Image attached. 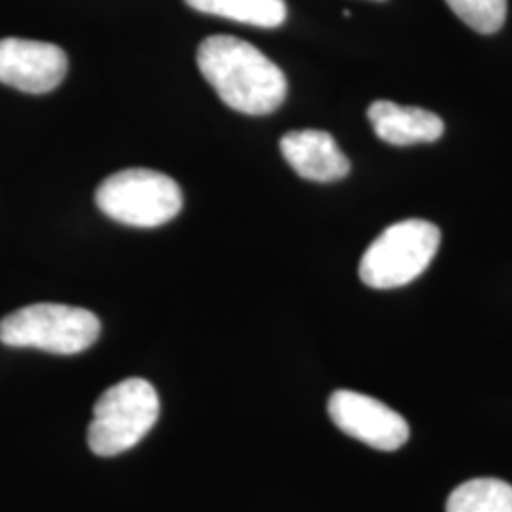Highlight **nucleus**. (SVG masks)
I'll return each instance as SVG.
<instances>
[{"label": "nucleus", "mask_w": 512, "mask_h": 512, "mask_svg": "<svg viewBox=\"0 0 512 512\" xmlns=\"http://www.w3.org/2000/svg\"><path fill=\"white\" fill-rule=\"evenodd\" d=\"M196 59L203 78L230 109L262 116L279 109L287 97L285 73L268 55L241 38H205Z\"/></svg>", "instance_id": "obj_1"}, {"label": "nucleus", "mask_w": 512, "mask_h": 512, "mask_svg": "<svg viewBox=\"0 0 512 512\" xmlns=\"http://www.w3.org/2000/svg\"><path fill=\"white\" fill-rule=\"evenodd\" d=\"M101 334L97 315L65 304H33L0 321V342L55 355H76L92 348Z\"/></svg>", "instance_id": "obj_2"}, {"label": "nucleus", "mask_w": 512, "mask_h": 512, "mask_svg": "<svg viewBox=\"0 0 512 512\" xmlns=\"http://www.w3.org/2000/svg\"><path fill=\"white\" fill-rule=\"evenodd\" d=\"M158 416L156 389L143 378H129L112 385L93 406L88 444L95 456H118L145 439Z\"/></svg>", "instance_id": "obj_3"}, {"label": "nucleus", "mask_w": 512, "mask_h": 512, "mask_svg": "<svg viewBox=\"0 0 512 512\" xmlns=\"http://www.w3.org/2000/svg\"><path fill=\"white\" fill-rule=\"evenodd\" d=\"M440 245V230L429 220H401L385 228L359 264L361 281L372 289H397L420 277Z\"/></svg>", "instance_id": "obj_4"}, {"label": "nucleus", "mask_w": 512, "mask_h": 512, "mask_svg": "<svg viewBox=\"0 0 512 512\" xmlns=\"http://www.w3.org/2000/svg\"><path fill=\"white\" fill-rule=\"evenodd\" d=\"M95 203L116 222L135 228H156L181 213L183 192L165 173L131 167L112 173L99 184Z\"/></svg>", "instance_id": "obj_5"}, {"label": "nucleus", "mask_w": 512, "mask_h": 512, "mask_svg": "<svg viewBox=\"0 0 512 512\" xmlns=\"http://www.w3.org/2000/svg\"><path fill=\"white\" fill-rule=\"evenodd\" d=\"M329 416L340 431L382 452L399 450L410 437L408 421L399 412L357 391H334Z\"/></svg>", "instance_id": "obj_6"}, {"label": "nucleus", "mask_w": 512, "mask_h": 512, "mask_svg": "<svg viewBox=\"0 0 512 512\" xmlns=\"http://www.w3.org/2000/svg\"><path fill=\"white\" fill-rule=\"evenodd\" d=\"M69 71L63 48L27 38L0 40V84L42 95L55 90Z\"/></svg>", "instance_id": "obj_7"}, {"label": "nucleus", "mask_w": 512, "mask_h": 512, "mask_svg": "<svg viewBox=\"0 0 512 512\" xmlns=\"http://www.w3.org/2000/svg\"><path fill=\"white\" fill-rule=\"evenodd\" d=\"M281 154L294 171L313 183H334L348 177V156L334 137L321 129H296L283 135Z\"/></svg>", "instance_id": "obj_8"}, {"label": "nucleus", "mask_w": 512, "mask_h": 512, "mask_svg": "<svg viewBox=\"0 0 512 512\" xmlns=\"http://www.w3.org/2000/svg\"><path fill=\"white\" fill-rule=\"evenodd\" d=\"M366 114L374 133L395 147L435 143L444 133L442 118L420 107H401L391 101H374Z\"/></svg>", "instance_id": "obj_9"}, {"label": "nucleus", "mask_w": 512, "mask_h": 512, "mask_svg": "<svg viewBox=\"0 0 512 512\" xmlns=\"http://www.w3.org/2000/svg\"><path fill=\"white\" fill-rule=\"evenodd\" d=\"M190 8L262 29H275L287 19L285 0H184Z\"/></svg>", "instance_id": "obj_10"}, {"label": "nucleus", "mask_w": 512, "mask_h": 512, "mask_svg": "<svg viewBox=\"0 0 512 512\" xmlns=\"http://www.w3.org/2000/svg\"><path fill=\"white\" fill-rule=\"evenodd\" d=\"M446 512H512V486L497 478H475L458 486Z\"/></svg>", "instance_id": "obj_11"}, {"label": "nucleus", "mask_w": 512, "mask_h": 512, "mask_svg": "<svg viewBox=\"0 0 512 512\" xmlns=\"http://www.w3.org/2000/svg\"><path fill=\"white\" fill-rule=\"evenodd\" d=\"M446 4L480 35H494L507 19V0H446Z\"/></svg>", "instance_id": "obj_12"}, {"label": "nucleus", "mask_w": 512, "mask_h": 512, "mask_svg": "<svg viewBox=\"0 0 512 512\" xmlns=\"http://www.w3.org/2000/svg\"><path fill=\"white\" fill-rule=\"evenodd\" d=\"M378 2H384V0H378Z\"/></svg>", "instance_id": "obj_13"}]
</instances>
